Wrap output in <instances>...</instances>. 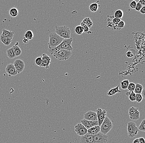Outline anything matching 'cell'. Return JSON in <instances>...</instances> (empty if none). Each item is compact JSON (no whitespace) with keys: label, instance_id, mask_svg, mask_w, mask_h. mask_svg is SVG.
<instances>
[{"label":"cell","instance_id":"cell-1","mask_svg":"<svg viewBox=\"0 0 145 143\" xmlns=\"http://www.w3.org/2000/svg\"><path fill=\"white\" fill-rule=\"evenodd\" d=\"M72 38H70L69 39H64L61 43L57 47L53 48H48V52L50 55H51L54 52L60 50H65L71 51L73 50L71 44L72 43Z\"/></svg>","mask_w":145,"mask_h":143},{"label":"cell","instance_id":"cell-2","mask_svg":"<svg viewBox=\"0 0 145 143\" xmlns=\"http://www.w3.org/2000/svg\"><path fill=\"white\" fill-rule=\"evenodd\" d=\"M64 39L60 37L55 32L49 34V40L48 43V48H53L59 45Z\"/></svg>","mask_w":145,"mask_h":143},{"label":"cell","instance_id":"cell-3","mask_svg":"<svg viewBox=\"0 0 145 143\" xmlns=\"http://www.w3.org/2000/svg\"><path fill=\"white\" fill-rule=\"evenodd\" d=\"M51 55L59 60H66L71 56L72 52L69 50H60L54 52Z\"/></svg>","mask_w":145,"mask_h":143},{"label":"cell","instance_id":"cell-4","mask_svg":"<svg viewBox=\"0 0 145 143\" xmlns=\"http://www.w3.org/2000/svg\"><path fill=\"white\" fill-rule=\"evenodd\" d=\"M55 33L64 39L70 38V31L66 26H58L55 27Z\"/></svg>","mask_w":145,"mask_h":143},{"label":"cell","instance_id":"cell-5","mask_svg":"<svg viewBox=\"0 0 145 143\" xmlns=\"http://www.w3.org/2000/svg\"><path fill=\"white\" fill-rule=\"evenodd\" d=\"M113 122L108 117L106 116L103 122L101 124L100 128V132L106 135L111 131L113 128Z\"/></svg>","mask_w":145,"mask_h":143},{"label":"cell","instance_id":"cell-6","mask_svg":"<svg viewBox=\"0 0 145 143\" xmlns=\"http://www.w3.org/2000/svg\"><path fill=\"white\" fill-rule=\"evenodd\" d=\"M127 130L129 137L131 138L136 136L139 132L136 124L133 122H129L128 123Z\"/></svg>","mask_w":145,"mask_h":143},{"label":"cell","instance_id":"cell-7","mask_svg":"<svg viewBox=\"0 0 145 143\" xmlns=\"http://www.w3.org/2000/svg\"><path fill=\"white\" fill-rule=\"evenodd\" d=\"M75 131L77 135L83 136L87 134V129L81 123H78L75 126Z\"/></svg>","mask_w":145,"mask_h":143},{"label":"cell","instance_id":"cell-8","mask_svg":"<svg viewBox=\"0 0 145 143\" xmlns=\"http://www.w3.org/2000/svg\"><path fill=\"white\" fill-rule=\"evenodd\" d=\"M95 143H107L108 136L99 132L97 134L93 136Z\"/></svg>","mask_w":145,"mask_h":143},{"label":"cell","instance_id":"cell-9","mask_svg":"<svg viewBox=\"0 0 145 143\" xmlns=\"http://www.w3.org/2000/svg\"><path fill=\"white\" fill-rule=\"evenodd\" d=\"M130 118L133 121H137L140 118V112L137 108L132 107L129 109Z\"/></svg>","mask_w":145,"mask_h":143},{"label":"cell","instance_id":"cell-10","mask_svg":"<svg viewBox=\"0 0 145 143\" xmlns=\"http://www.w3.org/2000/svg\"><path fill=\"white\" fill-rule=\"evenodd\" d=\"M96 113L97 115L98 125L99 126H100L105 118V117L106 116V110H103L102 108H99L96 110Z\"/></svg>","mask_w":145,"mask_h":143},{"label":"cell","instance_id":"cell-11","mask_svg":"<svg viewBox=\"0 0 145 143\" xmlns=\"http://www.w3.org/2000/svg\"><path fill=\"white\" fill-rule=\"evenodd\" d=\"M13 65L18 74H20L25 69V64L23 61L21 59H16L14 62Z\"/></svg>","mask_w":145,"mask_h":143},{"label":"cell","instance_id":"cell-12","mask_svg":"<svg viewBox=\"0 0 145 143\" xmlns=\"http://www.w3.org/2000/svg\"><path fill=\"white\" fill-rule=\"evenodd\" d=\"M42 58V63L40 67H44L46 69L49 68V66L51 63V59L47 54H42L41 56Z\"/></svg>","mask_w":145,"mask_h":143},{"label":"cell","instance_id":"cell-13","mask_svg":"<svg viewBox=\"0 0 145 143\" xmlns=\"http://www.w3.org/2000/svg\"><path fill=\"white\" fill-rule=\"evenodd\" d=\"M5 69L6 73L10 77L15 76L18 74L13 64H8Z\"/></svg>","mask_w":145,"mask_h":143},{"label":"cell","instance_id":"cell-14","mask_svg":"<svg viewBox=\"0 0 145 143\" xmlns=\"http://www.w3.org/2000/svg\"><path fill=\"white\" fill-rule=\"evenodd\" d=\"M84 119L87 121H97V116L96 112L92 111H88L84 115Z\"/></svg>","mask_w":145,"mask_h":143},{"label":"cell","instance_id":"cell-15","mask_svg":"<svg viewBox=\"0 0 145 143\" xmlns=\"http://www.w3.org/2000/svg\"><path fill=\"white\" fill-rule=\"evenodd\" d=\"M81 123L83 124V125H84L87 130L90 128H92V127L98 125V121H91L85 120L84 119L81 121Z\"/></svg>","mask_w":145,"mask_h":143},{"label":"cell","instance_id":"cell-16","mask_svg":"<svg viewBox=\"0 0 145 143\" xmlns=\"http://www.w3.org/2000/svg\"><path fill=\"white\" fill-rule=\"evenodd\" d=\"M80 143H95L92 136L89 135V134L81 136L80 138Z\"/></svg>","mask_w":145,"mask_h":143},{"label":"cell","instance_id":"cell-17","mask_svg":"<svg viewBox=\"0 0 145 143\" xmlns=\"http://www.w3.org/2000/svg\"><path fill=\"white\" fill-rule=\"evenodd\" d=\"M99 132H100V128L99 125H97L92 127V128L88 129L87 134L93 136L97 134Z\"/></svg>","mask_w":145,"mask_h":143},{"label":"cell","instance_id":"cell-18","mask_svg":"<svg viewBox=\"0 0 145 143\" xmlns=\"http://www.w3.org/2000/svg\"><path fill=\"white\" fill-rule=\"evenodd\" d=\"M1 36L12 39L15 36V32L14 31L8 30L6 29H3Z\"/></svg>","mask_w":145,"mask_h":143},{"label":"cell","instance_id":"cell-19","mask_svg":"<svg viewBox=\"0 0 145 143\" xmlns=\"http://www.w3.org/2000/svg\"><path fill=\"white\" fill-rule=\"evenodd\" d=\"M19 43V42H17L15 44V45L12 47V49L13 50L14 52L15 53L16 57L20 56L22 53L21 50L18 46Z\"/></svg>","mask_w":145,"mask_h":143},{"label":"cell","instance_id":"cell-20","mask_svg":"<svg viewBox=\"0 0 145 143\" xmlns=\"http://www.w3.org/2000/svg\"><path fill=\"white\" fill-rule=\"evenodd\" d=\"M0 40L6 46H8L12 42V39L2 36H0Z\"/></svg>","mask_w":145,"mask_h":143},{"label":"cell","instance_id":"cell-21","mask_svg":"<svg viewBox=\"0 0 145 143\" xmlns=\"http://www.w3.org/2000/svg\"><path fill=\"white\" fill-rule=\"evenodd\" d=\"M119 86L117 85L116 87H114L110 89L107 93V95L108 96H112L115 95L117 93H121V91L119 89Z\"/></svg>","mask_w":145,"mask_h":143},{"label":"cell","instance_id":"cell-22","mask_svg":"<svg viewBox=\"0 0 145 143\" xmlns=\"http://www.w3.org/2000/svg\"><path fill=\"white\" fill-rule=\"evenodd\" d=\"M143 86L139 83H136L135 84V87L134 90V93L136 94H141L142 91H143Z\"/></svg>","mask_w":145,"mask_h":143},{"label":"cell","instance_id":"cell-23","mask_svg":"<svg viewBox=\"0 0 145 143\" xmlns=\"http://www.w3.org/2000/svg\"><path fill=\"white\" fill-rule=\"evenodd\" d=\"M99 6L97 3H92L89 6V10L91 12H95L97 11L99 8Z\"/></svg>","mask_w":145,"mask_h":143},{"label":"cell","instance_id":"cell-24","mask_svg":"<svg viewBox=\"0 0 145 143\" xmlns=\"http://www.w3.org/2000/svg\"><path fill=\"white\" fill-rule=\"evenodd\" d=\"M82 22L84 23L86 26L88 27V28H90L92 27L93 25V22L92 20L89 17H86L83 19Z\"/></svg>","mask_w":145,"mask_h":143},{"label":"cell","instance_id":"cell-25","mask_svg":"<svg viewBox=\"0 0 145 143\" xmlns=\"http://www.w3.org/2000/svg\"><path fill=\"white\" fill-rule=\"evenodd\" d=\"M7 55L8 58L11 59H13L16 57L15 53L14 52L13 50L12 47L9 48L7 50Z\"/></svg>","mask_w":145,"mask_h":143},{"label":"cell","instance_id":"cell-26","mask_svg":"<svg viewBox=\"0 0 145 143\" xmlns=\"http://www.w3.org/2000/svg\"><path fill=\"white\" fill-rule=\"evenodd\" d=\"M123 15L124 13L123 10H117L115 12L114 16L115 18H118L121 19L123 17Z\"/></svg>","mask_w":145,"mask_h":143},{"label":"cell","instance_id":"cell-27","mask_svg":"<svg viewBox=\"0 0 145 143\" xmlns=\"http://www.w3.org/2000/svg\"><path fill=\"white\" fill-rule=\"evenodd\" d=\"M34 33L31 30H28L25 34V37L28 40H32L34 38Z\"/></svg>","mask_w":145,"mask_h":143},{"label":"cell","instance_id":"cell-28","mask_svg":"<svg viewBox=\"0 0 145 143\" xmlns=\"http://www.w3.org/2000/svg\"><path fill=\"white\" fill-rule=\"evenodd\" d=\"M9 13L11 17H17V16L18 15V13H19V10L16 8H12L10 10Z\"/></svg>","mask_w":145,"mask_h":143},{"label":"cell","instance_id":"cell-29","mask_svg":"<svg viewBox=\"0 0 145 143\" xmlns=\"http://www.w3.org/2000/svg\"><path fill=\"white\" fill-rule=\"evenodd\" d=\"M130 83V82L128 80H125L122 81L121 83V87L123 89H127V87H128Z\"/></svg>","mask_w":145,"mask_h":143},{"label":"cell","instance_id":"cell-30","mask_svg":"<svg viewBox=\"0 0 145 143\" xmlns=\"http://www.w3.org/2000/svg\"><path fill=\"white\" fill-rule=\"evenodd\" d=\"M80 26L83 28V32L86 34H91L92 33V31H89V29L88 28V27L86 26V25H85L84 23H83V22L81 23H80Z\"/></svg>","mask_w":145,"mask_h":143},{"label":"cell","instance_id":"cell-31","mask_svg":"<svg viewBox=\"0 0 145 143\" xmlns=\"http://www.w3.org/2000/svg\"><path fill=\"white\" fill-rule=\"evenodd\" d=\"M75 33L78 35H81L83 34L84 32L83 30V28L81 27L80 25L78 26L75 29Z\"/></svg>","mask_w":145,"mask_h":143},{"label":"cell","instance_id":"cell-32","mask_svg":"<svg viewBox=\"0 0 145 143\" xmlns=\"http://www.w3.org/2000/svg\"><path fill=\"white\" fill-rule=\"evenodd\" d=\"M138 129L139 131L142 132H145V119H143L140 125L138 127Z\"/></svg>","mask_w":145,"mask_h":143},{"label":"cell","instance_id":"cell-33","mask_svg":"<svg viewBox=\"0 0 145 143\" xmlns=\"http://www.w3.org/2000/svg\"><path fill=\"white\" fill-rule=\"evenodd\" d=\"M35 64L37 66H39L40 67V66H41L42 63V58L41 56H40V57H37L35 59Z\"/></svg>","mask_w":145,"mask_h":143},{"label":"cell","instance_id":"cell-34","mask_svg":"<svg viewBox=\"0 0 145 143\" xmlns=\"http://www.w3.org/2000/svg\"><path fill=\"white\" fill-rule=\"evenodd\" d=\"M129 99L131 102H134L136 101V94L134 92H131L130 95L128 96Z\"/></svg>","mask_w":145,"mask_h":143},{"label":"cell","instance_id":"cell-35","mask_svg":"<svg viewBox=\"0 0 145 143\" xmlns=\"http://www.w3.org/2000/svg\"><path fill=\"white\" fill-rule=\"evenodd\" d=\"M135 84L134 83H129L127 89L130 92H134L135 89Z\"/></svg>","mask_w":145,"mask_h":143},{"label":"cell","instance_id":"cell-36","mask_svg":"<svg viewBox=\"0 0 145 143\" xmlns=\"http://www.w3.org/2000/svg\"><path fill=\"white\" fill-rule=\"evenodd\" d=\"M143 97L141 94H136V102L139 103L142 102Z\"/></svg>","mask_w":145,"mask_h":143},{"label":"cell","instance_id":"cell-37","mask_svg":"<svg viewBox=\"0 0 145 143\" xmlns=\"http://www.w3.org/2000/svg\"><path fill=\"white\" fill-rule=\"evenodd\" d=\"M134 51L133 52L132 50H129L126 53V56L128 58H132L134 55Z\"/></svg>","mask_w":145,"mask_h":143},{"label":"cell","instance_id":"cell-38","mask_svg":"<svg viewBox=\"0 0 145 143\" xmlns=\"http://www.w3.org/2000/svg\"><path fill=\"white\" fill-rule=\"evenodd\" d=\"M143 7V6L140 3L138 2L136 4V6L135 8V10L139 12L140 10Z\"/></svg>","mask_w":145,"mask_h":143},{"label":"cell","instance_id":"cell-39","mask_svg":"<svg viewBox=\"0 0 145 143\" xmlns=\"http://www.w3.org/2000/svg\"><path fill=\"white\" fill-rule=\"evenodd\" d=\"M136 4H137V3H136V1H133L130 3V7L132 9H135L136 6Z\"/></svg>","mask_w":145,"mask_h":143},{"label":"cell","instance_id":"cell-40","mask_svg":"<svg viewBox=\"0 0 145 143\" xmlns=\"http://www.w3.org/2000/svg\"><path fill=\"white\" fill-rule=\"evenodd\" d=\"M125 22L123 21H121L118 23V25H117L119 29L123 28V27H125Z\"/></svg>","mask_w":145,"mask_h":143},{"label":"cell","instance_id":"cell-41","mask_svg":"<svg viewBox=\"0 0 145 143\" xmlns=\"http://www.w3.org/2000/svg\"><path fill=\"white\" fill-rule=\"evenodd\" d=\"M120 19H118V18H114L112 20V22L113 23H114V25H117L118 23L121 21Z\"/></svg>","mask_w":145,"mask_h":143},{"label":"cell","instance_id":"cell-42","mask_svg":"<svg viewBox=\"0 0 145 143\" xmlns=\"http://www.w3.org/2000/svg\"><path fill=\"white\" fill-rule=\"evenodd\" d=\"M138 139L139 143H145V140L144 138L143 137H141L139 138Z\"/></svg>","mask_w":145,"mask_h":143},{"label":"cell","instance_id":"cell-43","mask_svg":"<svg viewBox=\"0 0 145 143\" xmlns=\"http://www.w3.org/2000/svg\"><path fill=\"white\" fill-rule=\"evenodd\" d=\"M142 14H143V15H144L145 14V6H143L142 8L139 11Z\"/></svg>","mask_w":145,"mask_h":143},{"label":"cell","instance_id":"cell-44","mask_svg":"<svg viewBox=\"0 0 145 143\" xmlns=\"http://www.w3.org/2000/svg\"><path fill=\"white\" fill-rule=\"evenodd\" d=\"M22 41L25 44H28L29 42V40H28V39H27V38H25V37H23L22 38Z\"/></svg>","mask_w":145,"mask_h":143},{"label":"cell","instance_id":"cell-45","mask_svg":"<svg viewBox=\"0 0 145 143\" xmlns=\"http://www.w3.org/2000/svg\"><path fill=\"white\" fill-rule=\"evenodd\" d=\"M138 2L140 3L143 6H144L145 4V0H140L139 1H138Z\"/></svg>","mask_w":145,"mask_h":143},{"label":"cell","instance_id":"cell-46","mask_svg":"<svg viewBox=\"0 0 145 143\" xmlns=\"http://www.w3.org/2000/svg\"><path fill=\"white\" fill-rule=\"evenodd\" d=\"M141 94H142L141 95L143 97L145 98V89H143V91H142Z\"/></svg>","mask_w":145,"mask_h":143},{"label":"cell","instance_id":"cell-47","mask_svg":"<svg viewBox=\"0 0 145 143\" xmlns=\"http://www.w3.org/2000/svg\"><path fill=\"white\" fill-rule=\"evenodd\" d=\"M133 143H139L138 138H136L133 141Z\"/></svg>","mask_w":145,"mask_h":143},{"label":"cell","instance_id":"cell-48","mask_svg":"<svg viewBox=\"0 0 145 143\" xmlns=\"http://www.w3.org/2000/svg\"><path fill=\"white\" fill-rule=\"evenodd\" d=\"M131 92H130V91L129 92H126L125 94H126L127 96H129L130 95V94H131Z\"/></svg>","mask_w":145,"mask_h":143},{"label":"cell","instance_id":"cell-49","mask_svg":"<svg viewBox=\"0 0 145 143\" xmlns=\"http://www.w3.org/2000/svg\"><path fill=\"white\" fill-rule=\"evenodd\" d=\"M0 112H1V109H0Z\"/></svg>","mask_w":145,"mask_h":143}]
</instances>
